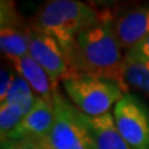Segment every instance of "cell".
<instances>
[{
  "label": "cell",
  "instance_id": "cell-12",
  "mask_svg": "<svg viewBox=\"0 0 149 149\" xmlns=\"http://www.w3.org/2000/svg\"><path fill=\"white\" fill-rule=\"evenodd\" d=\"M123 80L125 85L149 95V61L125 54L123 58Z\"/></svg>",
  "mask_w": 149,
  "mask_h": 149
},
{
  "label": "cell",
  "instance_id": "cell-2",
  "mask_svg": "<svg viewBox=\"0 0 149 149\" xmlns=\"http://www.w3.org/2000/svg\"><path fill=\"white\" fill-rule=\"evenodd\" d=\"M104 16L78 0H50L39 8L30 24L34 29L55 37L66 52L82 31L96 25Z\"/></svg>",
  "mask_w": 149,
  "mask_h": 149
},
{
  "label": "cell",
  "instance_id": "cell-15",
  "mask_svg": "<svg viewBox=\"0 0 149 149\" xmlns=\"http://www.w3.org/2000/svg\"><path fill=\"white\" fill-rule=\"evenodd\" d=\"M1 76H0V103L5 101L9 91L11 88L15 73H13L8 67H1Z\"/></svg>",
  "mask_w": 149,
  "mask_h": 149
},
{
  "label": "cell",
  "instance_id": "cell-1",
  "mask_svg": "<svg viewBox=\"0 0 149 149\" xmlns=\"http://www.w3.org/2000/svg\"><path fill=\"white\" fill-rule=\"evenodd\" d=\"M71 73H86L90 76L112 81L128 93L123 80L122 49L116 39L112 17L106 15L100 22L82 31L76 37L71 49L66 51Z\"/></svg>",
  "mask_w": 149,
  "mask_h": 149
},
{
  "label": "cell",
  "instance_id": "cell-3",
  "mask_svg": "<svg viewBox=\"0 0 149 149\" xmlns=\"http://www.w3.org/2000/svg\"><path fill=\"white\" fill-rule=\"evenodd\" d=\"M62 86L70 102L88 117L109 113L124 95L117 83L86 73L71 74L63 80Z\"/></svg>",
  "mask_w": 149,
  "mask_h": 149
},
{
  "label": "cell",
  "instance_id": "cell-7",
  "mask_svg": "<svg viewBox=\"0 0 149 149\" xmlns=\"http://www.w3.org/2000/svg\"><path fill=\"white\" fill-rule=\"evenodd\" d=\"M31 29L16 4L10 0L0 3V50L8 60L29 55V32Z\"/></svg>",
  "mask_w": 149,
  "mask_h": 149
},
{
  "label": "cell",
  "instance_id": "cell-10",
  "mask_svg": "<svg viewBox=\"0 0 149 149\" xmlns=\"http://www.w3.org/2000/svg\"><path fill=\"white\" fill-rule=\"evenodd\" d=\"M83 119L90 133L92 149H132L120 136L111 112L100 117L83 114Z\"/></svg>",
  "mask_w": 149,
  "mask_h": 149
},
{
  "label": "cell",
  "instance_id": "cell-14",
  "mask_svg": "<svg viewBox=\"0 0 149 149\" xmlns=\"http://www.w3.org/2000/svg\"><path fill=\"white\" fill-rule=\"evenodd\" d=\"M26 113L27 112L21 107L0 103V138L1 141H5L9 134L19 125Z\"/></svg>",
  "mask_w": 149,
  "mask_h": 149
},
{
  "label": "cell",
  "instance_id": "cell-4",
  "mask_svg": "<svg viewBox=\"0 0 149 149\" xmlns=\"http://www.w3.org/2000/svg\"><path fill=\"white\" fill-rule=\"evenodd\" d=\"M55 119L44 138L36 141L40 149H92L83 114L60 93L54 95Z\"/></svg>",
  "mask_w": 149,
  "mask_h": 149
},
{
  "label": "cell",
  "instance_id": "cell-17",
  "mask_svg": "<svg viewBox=\"0 0 149 149\" xmlns=\"http://www.w3.org/2000/svg\"><path fill=\"white\" fill-rule=\"evenodd\" d=\"M127 54L133 55L136 57L143 58V60H148L149 61V37H147L144 41H142L138 46H136L133 50L128 51Z\"/></svg>",
  "mask_w": 149,
  "mask_h": 149
},
{
  "label": "cell",
  "instance_id": "cell-13",
  "mask_svg": "<svg viewBox=\"0 0 149 149\" xmlns=\"http://www.w3.org/2000/svg\"><path fill=\"white\" fill-rule=\"evenodd\" d=\"M36 97L37 96L32 91V88L29 86V83L25 80H22L19 74H15L10 91H9L5 101L1 102V103H8V104L21 107L22 109L29 112L35 103Z\"/></svg>",
  "mask_w": 149,
  "mask_h": 149
},
{
  "label": "cell",
  "instance_id": "cell-6",
  "mask_svg": "<svg viewBox=\"0 0 149 149\" xmlns=\"http://www.w3.org/2000/svg\"><path fill=\"white\" fill-rule=\"evenodd\" d=\"M29 55L44 68L55 88H58V83L71 73L68 58L61 44L51 35L32 26L29 32Z\"/></svg>",
  "mask_w": 149,
  "mask_h": 149
},
{
  "label": "cell",
  "instance_id": "cell-16",
  "mask_svg": "<svg viewBox=\"0 0 149 149\" xmlns=\"http://www.w3.org/2000/svg\"><path fill=\"white\" fill-rule=\"evenodd\" d=\"M1 149H40L39 144L35 141H6L1 142Z\"/></svg>",
  "mask_w": 149,
  "mask_h": 149
},
{
  "label": "cell",
  "instance_id": "cell-11",
  "mask_svg": "<svg viewBox=\"0 0 149 149\" xmlns=\"http://www.w3.org/2000/svg\"><path fill=\"white\" fill-rule=\"evenodd\" d=\"M9 61H10L19 76L29 83V86L32 88V91L35 92L37 97L52 101L57 88L54 87L47 73L30 55H25L17 58H11Z\"/></svg>",
  "mask_w": 149,
  "mask_h": 149
},
{
  "label": "cell",
  "instance_id": "cell-5",
  "mask_svg": "<svg viewBox=\"0 0 149 149\" xmlns=\"http://www.w3.org/2000/svg\"><path fill=\"white\" fill-rule=\"evenodd\" d=\"M120 136L132 149H149V108L141 98L124 93L113 108Z\"/></svg>",
  "mask_w": 149,
  "mask_h": 149
},
{
  "label": "cell",
  "instance_id": "cell-9",
  "mask_svg": "<svg viewBox=\"0 0 149 149\" xmlns=\"http://www.w3.org/2000/svg\"><path fill=\"white\" fill-rule=\"evenodd\" d=\"M55 119L54 102L36 97L32 108L24 116L19 125L9 134L11 141H40L52 127ZM5 139V141H6ZM3 142V141H1Z\"/></svg>",
  "mask_w": 149,
  "mask_h": 149
},
{
  "label": "cell",
  "instance_id": "cell-8",
  "mask_svg": "<svg viewBox=\"0 0 149 149\" xmlns=\"http://www.w3.org/2000/svg\"><path fill=\"white\" fill-rule=\"evenodd\" d=\"M116 39L127 52L149 37V5L127 9L112 17Z\"/></svg>",
  "mask_w": 149,
  "mask_h": 149
}]
</instances>
